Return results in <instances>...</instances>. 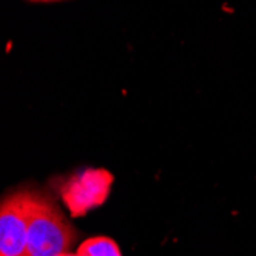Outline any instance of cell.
I'll list each match as a JSON object with an SVG mask.
<instances>
[{"label":"cell","instance_id":"6da1fadb","mask_svg":"<svg viewBox=\"0 0 256 256\" xmlns=\"http://www.w3.org/2000/svg\"><path fill=\"white\" fill-rule=\"evenodd\" d=\"M78 235L54 198L37 192L28 227L25 256H60L72 248Z\"/></svg>","mask_w":256,"mask_h":256},{"label":"cell","instance_id":"7a4b0ae2","mask_svg":"<svg viewBox=\"0 0 256 256\" xmlns=\"http://www.w3.org/2000/svg\"><path fill=\"white\" fill-rule=\"evenodd\" d=\"M36 190H18L2 200L0 207V256H25L28 227Z\"/></svg>","mask_w":256,"mask_h":256},{"label":"cell","instance_id":"3957f363","mask_svg":"<svg viewBox=\"0 0 256 256\" xmlns=\"http://www.w3.org/2000/svg\"><path fill=\"white\" fill-rule=\"evenodd\" d=\"M114 175L106 169H84L60 186V196L72 216H84L102 206L110 194Z\"/></svg>","mask_w":256,"mask_h":256},{"label":"cell","instance_id":"277c9868","mask_svg":"<svg viewBox=\"0 0 256 256\" xmlns=\"http://www.w3.org/2000/svg\"><path fill=\"white\" fill-rule=\"evenodd\" d=\"M77 253L80 256H122L117 242L108 236H96L83 241Z\"/></svg>","mask_w":256,"mask_h":256},{"label":"cell","instance_id":"5b68a950","mask_svg":"<svg viewBox=\"0 0 256 256\" xmlns=\"http://www.w3.org/2000/svg\"><path fill=\"white\" fill-rule=\"evenodd\" d=\"M31 2H37V4H50V2H58V0H31Z\"/></svg>","mask_w":256,"mask_h":256},{"label":"cell","instance_id":"8992f818","mask_svg":"<svg viewBox=\"0 0 256 256\" xmlns=\"http://www.w3.org/2000/svg\"><path fill=\"white\" fill-rule=\"evenodd\" d=\"M60 256H80L77 252L76 253H72V252H66V253H63V254H60Z\"/></svg>","mask_w":256,"mask_h":256}]
</instances>
